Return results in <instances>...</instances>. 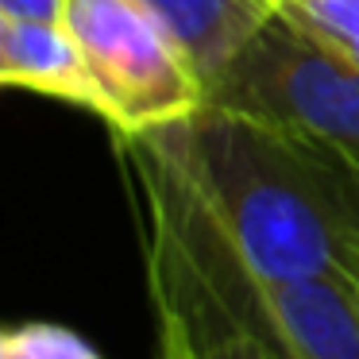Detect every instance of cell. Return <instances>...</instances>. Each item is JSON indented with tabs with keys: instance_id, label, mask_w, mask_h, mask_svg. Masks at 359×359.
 <instances>
[{
	"instance_id": "8",
	"label": "cell",
	"mask_w": 359,
	"mask_h": 359,
	"mask_svg": "<svg viewBox=\"0 0 359 359\" xmlns=\"http://www.w3.org/2000/svg\"><path fill=\"white\" fill-rule=\"evenodd\" d=\"M278 12L359 62V0H278Z\"/></svg>"
},
{
	"instance_id": "1",
	"label": "cell",
	"mask_w": 359,
	"mask_h": 359,
	"mask_svg": "<svg viewBox=\"0 0 359 359\" xmlns=\"http://www.w3.org/2000/svg\"><path fill=\"white\" fill-rule=\"evenodd\" d=\"M151 140L259 282L359 278V166L336 147L220 104Z\"/></svg>"
},
{
	"instance_id": "10",
	"label": "cell",
	"mask_w": 359,
	"mask_h": 359,
	"mask_svg": "<svg viewBox=\"0 0 359 359\" xmlns=\"http://www.w3.org/2000/svg\"><path fill=\"white\" fill-rule=\"evenodd\" d=\"M155 359H201V348L189 340V332L174 317H158V351H155Z\"/></svg>"
},
{
	"instance_id": "4",
	"label": "cell",
	"mask_w": 359,
	"mask_h": 359,
	"mask_svg": "<svg viewBox=\"0 0 359 359\" xmlns=\"http://www.w3.org/2000/svg\"><path fill=\"white\" fill-rule=\"evenodd\" d=\"M259 313L282 359H359V278L259 282Z\"/></svg>"
},
{
	"instance_id": "3",
	"label": "cell",
	"mask_w": 359,
	"mask_h": 359,
	"mask_svg": "<svg viewBox=\"0 0 359 359\" xmlns=\"http://www.w3.org/2000/svg\"><path fill=\"white\" fill-rule=\"evenodd\" d=\"M66 27L81 43L116 135H151L209 104L197 58L147 0H70Z\"/></svg>"
},
{
	"instance_id": "11",
	"label": "cell",
	"mask_w": 359,
	"mask_h": 359,
	"mask_svg": "<svg viewBox=\"0 0 359 359\" xmlns=\"http://www.w3.org/2000/svg\"><path fill=\"white\" fill-rule=\"evenodd\" d=\"M70 0H0V16L8 20H66Z\"/></svg>"
},
{
	"instance_id": "7",
	"label": "cell",
	"mask_w": 359,
	"mask_h": 359,
	"mask_svg": "<svg viewBox=\"0 0 359 359\" xmlns=\"http://www.w3.org/2000/svg\"><path fill=\"white\" fill-rule=\"evenodd\" d=\"M0 359H104L86 336L50 320H24L0 332Z\"/></svg>"
},
{
	"instance_id": "9",
	"label": "cell",
	"mask_w": 359,
	"mask_h": 359,
	"mask_svg": "<svg viewBox=\"0 0 359 359\" xmlns=\"http://www.w3.org/2000/svg\"><path fill=\"white\" fill-rule=\"evenodd\" d=\"M197 348H201V359H282L259 332H243V328L224 332L209 344H197Z\"/></svg>"
},
{
	"instance_id": "5",
	"label": "cell",
	"mask_w": 359,
	"mask_h": 359,
	"mask_svg": "<svg viewBox=\"0 0 359 359\" xmlns=\"http://www.w3.org/2000/svg\"><path fill=\"white\" fill-rule=\"evenodd\" d=\"M0 81L8 89H24V93L86 109L101 120L109 116V104L66 20L0 16Z\"/></svg>"
},
{
	"instance_id": "2",
	"label": "cell",
	"mask_w": 359,
	"mask_h": 359,
	"mask_svg": "<svg viewBox=\"0 0 359 359\" xmlns=\"http://www.w3.org/2000/svg\"><path fill=\"white\" fill-rule=\"evenodd\" d=\"M209 104L305 132L359 166V62L286 12L209 78Z\"/></svg>"
},
{
	"instance_id": "6",
	"label": "cell",
	"mask_w": 359,
	"mask_h": 359,
	"mask_svg": "<svg viewBox=\"0 0 359 359\" xmlns=\"http://www.w3.org/2000/svg\"><path fill=\"white\" fill-rule=\"evenodd\" d=\"M197 58L205 81L278 12V0H147Z\"/></svg>"
}]
</instances>
